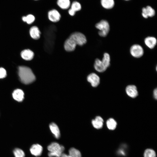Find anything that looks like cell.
Segmentation results:
<instances>
[{
  "mask_svg": "<svg viewBox=\"0 0 157 157\" xmlns=\"http://www.w3.org/2000/svg\"><path fill=\"white\" fill-rule=\"evenodd\" d=\"M142 11V15L145 18H147L149 17H152L154 16L155 13L154 9L149 6L143 8Z\"/></svg>",
  "mask_w": 157,
  "mask_h": 157,
  "instance_id": "cell-11",
  "label": "cell"
},
{
  "mask_svg": "<svg viewBox=\"0 0 157 157\" xmlns=\"http://www.w3.org/2000/svg\"><path fill=\"white\" fill-rule=\"evenodd\" d=\"M6 76V70L3 68L0 67V78H4Z\"/></svg>",
  "mask_w": 157,
  "mask_h": 157,
  "instance_id": "cell-28",
  "label": "cell"
},
{
  "mask_svg": "<svg viewBox=\"0 0 157 157\" xmlns=\"http://www.w3.org/2000/svg\"><path fill=\"white\" fill-rule=\"evenodd\" d=\"M12 95L13 98L18 101H22L24 99V93L22 90L20 89L15 90Z\"/></svg>",
  "mask_w": 157,
  "mask_h": 157,
  "instance_id": "cell-15",
  "label": "cell"
},
{
  "mask_svg": "<svg viewBox=\"0 0 157 157\" xmlns=\"http://www.w3.org/2000/svg\"><path fill=\"white\" fill-rule=\"evenodd\" d=\"M48 17L49 20L53 22H57L60 20L61 15L57 10L53 9L48 12Z\"/></svg>",
  "mask_w": 157,
  "mask_h": 157,
  "instance_id": "cell-6",
  "label": "cell"
},
{
  "mask_svg": "<svg viewBox=\"0 0 157 157\" xmlns=\"http://www.w3.org/2000/svg\"><path fill=\"white\" fill-rule=\"evenodd\" d=\"M106 124L108 129L111 130H115L117 125L116 122L112 118L108 119L106 121Z\"/></svg>",
  "mask_w": 157,
  "mask_h": 157,
  "instance_id": "cell-22",
  "label": "cell"
},
{
  "mask_svg": "<svg viewBox=\"0 0 157 157\" xmlns=\"http://www.w3.org/2000/svg\"><path fill=\"white\" fill-rule=\"evenodd\" d=\"M110 57L109 54L107 53H105L101 61L107 68L110 65Z\"/></svg>",
  "mask_w": 157,
  "mask_h": 157,
  "instance_id": "cell-24",
  "label": "cell"
},
{
  "mask_svg": "<svg viewBox=\"0 0 157 157\" xmlns=\"http://www.w3.org/2000/svg\"><path fill=\"white\" fill-rule=\"evenodd\" d=\"M50 129L56 139H58L60 136L59 129L57 125L54 123H51L49 125Z\"/></svg>",
  "mask_w": 157,
  "mask_h": 157,
  "instance_id": "cell-20",
  "label": "cell"
},
{
  "mask_svg": "<svg viewBox=\"0 0 157 157\" xmlns=\"http://www.w3.org/2000/svg\"></svg>",
  "mask_w": 157,
  "mask_h": 157,
  "instance_id": "cell-32",
  "label": "cell"
},
{
  "mask_svg": "<svg viewBox=\"0 0 157 157\" xmlns=\"http://www.w3.org/2000/svg\"><path fill=\"white\" fill-rule=\"evenodd\" d=\"M76 46V44L74 41L69 37L65 42L64 46L66 51L71 52L75 49Z\"/></svg>",
  "mask_w": 157,
  "mask_h": 157,
  "instance_id": "cell-9",
  "label": "cell"
},
{
  "mask_svg": "<svg viewBox=\"0 0 157 157\" xmlns=\"http://www.w3.org/2000/svg\"><path fill=\"white\" fill-rule=\"evenodd\" d=\"M47 149L49 151L48 153L49 157H61L65 148L58 143L53 142L47 147Z\"/></svg>",
  "mask_w": 157,
  "mask_h": 157,
  "instance_id": "cell-2",
  "label": "cell"
},
{
  "mask_svg": "<svg viewBox=\"0 0 157 157\" xmlns=\"http://www.w3.org/2000/svg\"><path fill=\"white\" fill-rule=\"evenodd\" d=\"M153 94H154V98L156 99H157V89L156 88L154 91L153 92Z\"/></svg>",
  "mask_w": 157,
  "mask_h": 157,
  "instance_id": "cell-29",
  "label": "cell"
},
{
  "mask_svg": "<svg viewBox=\"0 0 157 157\" xmlns=\"http://www.w3.org/2000/svg\"><path fill=\"white\" fill-rule=\"evenodd\" d=\"M70 0H57V4L58 6L62 9H69L71 5Z\"/></svg>",
  "mask_w": 157,
  "mask_h": 157,
  "instance_id": "cell-18",
  "label": "cell"
},
{
  "mask_svg": "<svg viewBox=\"0 0 157 157\" xmlns=\"http://www.w3.org/2000/svg\"><path fill=\"white\" fill-rule=\"evenodd\" d=\"M87 79L93 87H97L100 83V78L95 73H91L89 74L87 76Z\"/></svg>",
  "mask_w": 157,
  "mask_h": 157,
  "instance_id": "cell-8",
  "label": "cell"
},
{
  "mask_svg": "<svg viewBox=\"0 0 157 157\" xmlns=\"http://www.w3.org/2000/svg\"><path fill=\"white\" fill-rule=\"evenodd\" d=\"M126 0V1H129V0Z\"/></svg>",
  "mask_w": 157,
  "mask_h": 157,
  "instance_id": "cell-31",
  "label": "cell"
},
{
  "mask_svg": "<svg viewBox=\"0 0 157 157\" xmlns=\"http://www.w3.org/2000/svg\"><path fill=\"white\" fill-rule=\"evenodd\" d=\"M69 38L72 39L76 45L83 46L87 42L85 36L82 33L78 32H74L72 33Z\"/></svg>",
  "mask_w": 157,
  "mask_h": 157,
  "instance_id": "cell-4",
  "label": "cell"
},
{
  "mask_svg": "<svg viewBox=\"0 0 157 157\" xmlns=\"http://www.w3.org/2000/svg\"><path fill=\"white\" fill-rule=\"evenodd\" d=\"M70 157H81L80 152L74 148H71L69 150V154Z\"/></svg>",
  "mask_w": 157,
  "mask_h": 157,
  "instance_id": "cell-23",
  "label": "cell"
},
{
  "mask_svg": "<svg viewBox=\"0 0 157 157\" xmlns=\"http://www.w3.org/2000/svg\"><path fill=\"white\" fill-rule=\"evenodd\" d=\"M61 157H70V156L67 154L65 153H63Z\"/></svg>",
  "mask_w": 157,
  "mask_h": 157,
  "instance_id": "cell-30",
  "label": "cell"
},
{
  "mask_svg": "<svg viewBox=\"0 0 157 157\" xmlns=\"http://www.w3.org/2000/svg\"><path fill=\"white\" fill-rule=\"evenodd\" d=\"M144 157H156V154L155 151L151 149H147L144 151Z\"/></svg>",
  "mask_w": 157,
  "mask_h": 157,
  "instance_id": "cell-25",
  "label": "cell"
},
{
  "mask_svg": "<svg viewBox=\"0 0 157 157\" xmlns=\"http://www.w3.org/2000/svg\"><path fill=\"white\" fill-rule=\"evenodd\" d=\"M18 74L21 82L25 84H28L35 79V75L29 67L24 66L18 68Z\"/></svg>",
  "mask_w": 157,
  "mask_h": 157,
  "instance_id": "cell-1",
  "label": "cell"
},
{
  "mask_svg": "<svg viewBox=\"0 0 157 157\" xmlns=\"http://www.w3.org/2000/svg\"><path fill=\"white\" fill-rule=\"evenodd\" d=\"M13 153L15 157H25V154L24 151L22 149L15 148L13 151Z\"/></svg>",
  "mask_w": 157,
  "mask_h": 157,
  "instance_id": "cell-27",
  "label": "cell"
},
{
  "mask_svg": "<svg viewBox=\"0 0 157 157\" xmlns=\"http://www.w3.org/2000/svg\"><path fill=\"white\" fill-rule=\"evenodd\" d=\"M21 55L23 59L27 60H30L33 58L34 53L30 49H25L22 51Z\"/></svg>",
  "mask_w": 157,
  "mask_h": 157,
  "instance_id": "cell-17",
  "label": "cell"
},
{
  "mask_svg": "<svg viewBox=\"0 0 157 157\" xmlns=\"http://www.w3.org/2000/svg\"><path fill=\"white\" fill-rule=\"evenodd\" d=\"M30 34L31 37L33 39L38 40L40 37L41 33L37 26H33L30 29Z\"/></svg>",
  "mask_w": 157,
  "mask_h": 157,
  "instance_id": "cell-19",
  "label": "cell"
},
{
  "mask_svg": "<svg viewBox=\"0 0 157 157\" xmlns=\"http://www.w3.org/2000/svg\"><path fill=\"white\" fill-rule=\"evenodd\" d=\"M30 151L32 155L35 156H39L42 153L43 147L39 144H34L31 147Z\"/></svg>",
  "mask_w": 157,
  "mask_h": 157,
  "instance_id": "cell-10",
  "label": "cell"
},
{
  "mask_svg": "<svg viewBox=\"0 0 157 157\" xmlns=\"http://www.w3.org/2000/svg\"><path fill=\"white\" fill-rule=\"evenodd\" d=\"M94 67L97 71L99 72H104L107 69L102 63L101 60L98 58L95 60Z\"/></svg>",
  "mask_w": 157,
  "mask_h": 157,
  "instance_id": "cell-13",
  "label": "cell"
},
{
  "mask_svg": "<svg viewBox=\"0 0 157 157\" xmlns=\"http://www.w3.org/2000/svg\"><path fill=\"white\" fill-rule=\"evenodd\" d=\"M102 6L106 9H110L113 7L114 5V0H101Z\"/></svg>",
  "mask_w": 157,
  "mask_h": 157,
  "instance_id": "cell-21",
  "label": "cell"
},
{
  "mask_svg": "<svg viewBox=\"0 0 157 157\" xmlns=\"http://www.w3.org/2000/svg\"><path fill=\"white\" fill-rule=\"evenodd\" d=\"M82 8L81 3L75 0L71 3L70 8L68 9V13L69 15L73 16L77 12L80 11Z\"/></svg>",
  "mask_w": 157,
  "mask_h": 157,
  "instance_id": "cell-7",
  "label": "cell"
},
{
  "mask_svg": "<svg viewBox=\"0 0 157 157\" xmlns=\"http://www.w3.org/2000/svg\"><path fill=\"white\" fill-rule=\"evenodd\" d=\"M22 20L26 22L28 24H30L34 22L35 20L34 16L31 14H29L26 16H24L22 17Z\"/></svg>",
  "mask_w": 157,
  "mask_h": 157,
  "instance_id": "cell-26",
  "label": "cell"
},
{
  "mask_svg": "<svg viewBox=\"0 0 157 157\" xmlns=\"http://www.w3.org/2000/svg\"><path fill=\"white\" fill-rule=\"evenodd\" d=\"M104 120L101 117L97 116L94 119H93L92 123L93 126L95 129H99L103 126Z\"/></svg>",
  "mask_w": 157,
  "mask_h": 157,
  "instance_id": "cell-16",
  "label": "cell"
},
{
  "mask_svg": "<svg viewBox=\"0 0 157 157\" xmlns=\"http://www.w3.org/2000/svg\"></svg>",
  "mask_w": 157,
  "mask_h": 157,
  "instance_id": "cell-33",
  "label": "cell"
},
{
  "mask_svg": "<svg viewBox=\"0 0 157 157\" xmlns=\"http://www.w3.org/2000/svg\"><path fill=\"white\" fill-rule=\"evenodd\" d=\"M130 53L133 57L139 58L143 55L144 50L142 46L140 45L135 44L131 47Z\"/></svg>",
  "mask_w": 157,
  "mask_h": 157,
  "instance_id": "cell-5",
  "label": "cell"
},
{
  "mask_svg": "<svg viewBox=\"0 0 157 157\" xmlns=\"http://www.w3.org/2000/svg\"><path fill=\"white\" fill-rule=\"evenodd\" d=\"M144 42L148 47L150 49H153L156 45L157 40L154 37L148 36L145 38Z\"/></svg>",
  "mask_w": 157,
  "mask_h": 157,
  "instance_id": "cell-14",
  "label": "cell"
},
{
  "mask_svg": "<svg viewBox=\"0 0 157 157\" xmlns=\"http://www.w3.org/2000/svg\"><path fill=\"white\" fill-rule=\"evenodd\" d=\"M126 91L127 94L132 98L136 97L138 95L137 88L134 85H130L127 86L126 89Z\"/></svg>",
  "mask_w": 157,
  "mask_h": 157,
  "instance_id": "cell-12",
  "label": "cell"
},
{
  "mask_svg": "<svg viewBox=\"0 0 157 157\" xmlns=\"http://www.w3.org/2000/svg\"><path fill=\"white\" fill-rule=\"evenodd\" d=\"M95 27L99 30L98 32L99 35L102 37L106 36L110 30L109 23L105 20H102L97 23Z\"/></svg>",
  "mask_w": 157,
  "mask_h": 157,
  "instance_id": "cell-3",
  "label": "cell"
}]
</instances>
